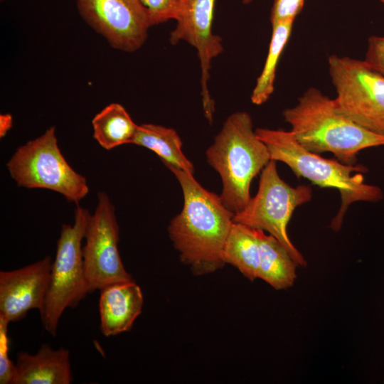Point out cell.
Masks as SVG:
<instances>
[{
	"label": "cell",
	"mask_w": 384,
	"mask_h": 384,
	"mask_svg": "<svg viewBox=\"0 0 384 384\" xmlns=\"http://www.w3.org/2000/svg\"><path fill=\"white\" fill-rule=\"evenodd\" d=\"M166 167L177 178L183 196L181 213L168 226L169 238L181 260L194 274L212 273L225 265L223 253L234 213L192 174L174 166Z\"/></svg>",
	"instance_id": "6da1fadb"
},
{
	"label": "cell",
	"mask_w": 384,
	"mask_h": 384,
	"mask_svg": "<svg viewBox=\"0 0 384 384\" xmlns=\"http://www.w3.org/2000/svg\"><path fill=\"white\" fill-rule=\"evenodd\" d=\"M282 114L306 149L318 154L330 152L346 164H356L363 149L384 146V135L368 131L340 113L334 99L316 87L307 89Z\"/></svg>",
	"instance_id": "7a4b0ae2"
},
{
	"label": "cell",
	"mask_w": 384,
	"mask_h": 384,
	"mask_svg": "<svg viewBox=\"0 0 384 384\" xmlns=\"http://www.w3.org/2000/svg\"><path fill=\"white\" fill-rule=\"evenodd\" d=\"M257 137L267 146L271 159L287 164L297 177L309 179L321 188L338 191L341 206L330 227L340 230L349 206L355 202H378L383 198L381 188L364 181L367 169L361 164H346L336 159H326L302 146L291 131L257 128Z\"/></svg>",
	"instance_id": "3957f363"
},
{
	"label": "cell",
	"mask_w": 384,
	"mask_h": 384,
	"mask_svg": "<svg viewBox=\"0 0 384 384\" xmlns=\"http://www.w3.org/2000/svg\"><path fill=\"white\" fill-rule=\"evenodd\" d=\"M206 154L220 176L223 203L233 213L240 212L251 198L252 180L271 160L267 146L253 129L250 114L238 111L228 117Z\"/></svg>",
	"instance_id": "277c9868"
},
{
	"label": "cell",
	"mask_w": 384,
	"mask_h": 384,
	"mask_svg": "<svg viewBox=\"0 0 384 384\" xmlns=\"http://www.w3.org/2000/svg\"><path fill=\"white\" fill-rule=\"evenodd\" d=\"M90 215L78 205L74 223L61 227L46 299L39 311L43 328L53 336L64 311L76 307L88 294L82 242Z\"/></svg>",
	"instance_id": "5b68a950"
},
{
	"label": "cell",
	"mask_w": 384,
	"mask_h": 384,
	"mask_svg": "<svg viewBox=\"0 0 384 384\" xmlns=\"http://www.w3.org/2000/svg\"><path fill=\"white\" fill-rule=\"evenodd\" d=\"M6 166L18 186L50 190L78 205L90 191L86 178L63 155L55 127L19 146Z\"/></svg>",
	"instance_id": "8992f818"
},
{
	"label": "cell",
	"mask_w": 384,
	"mask_h": 384,
	"mask_svg": "<svg viewBox=\"0 0 384 384\" xmlns=\"http://www.w3.org/2000/svg\"><path fill=\"white\" fill-rule=\"evenodd\" d=\"M311 198L309 186H289L279 176L276 161L271 159L261 171L256 195L242 210L234 213L233 222L268 232L299 266L304 267L307 262L290 240L287 227L295 209Z\"/></svg>",
	"instance_id": "52a82bcc"
},
{
	"label": "cell",
	"mask_w": 384,
	"mask_h": 384,
	"mask_svg": "<svg viewBox=\"0 0 384 384\" xmlns=\"http://www.w3.org/2000/svg\"><path fill=\"white\" fill-rule=\"evenodd\" d=\"M329 73L337 110L361 127L384 135V75L365 60L333 54Z\"/></svg>",
	"instance_id": "ba28073f"
},
{
	"label": "cell",
	"mask_w": 384,
	"mask_h": 384,
	"mask_svg": "<svg viewBox=\"0 0 384 384\" xmlns=\"http://www.w3.org/2000/svg\"><path fill=\"white\" fill-rule=\"evenodd\" d=\"M84 239L82 257L88 293L134 280L120 257L115 208L105 192L97 194V204L90 216Z\"/></svg>",
	"instance_id": "9c48e42d"
},
{
	"label": "cell",
	"mask_w": 384,
	"mask_h": 384,
	"mask_svg": "<svg viewBox=\"0 0 384 384\" xmlns=\"http://www.w3.org/2000/svg\"><path fill=\"white\" fill-rule=\"evenodd\" d=\"M77 7L84 21L121 51L141 48L151 27L140 0H77Z\"/></svg>",
	"instance_id": "30bf717a"
},
{
	"label": "cell",
	"mask_w": 384,
	"mask_h": 384,
	"mask_svg": "<svg viewBox=\"0 0 384 384\" xmlns=\"http://www.w3.org/2000/svg\"><path fill=\"white\" fill-rule=\"evenodd\" d=\"M215 0H183L169 41H186L197 51L201 67V95L206 118L211 122L215 103L208 88L212 60L224 50L220 36L212 30Z\"/></svg>",
	"instance_id": "8fae6325"
},
{
	"label": "cell",
	"mask_w": 384,
	"mask_h": 384,
	"mask_svg": "<svg viewBox=\"0 0 384 384\" xmlns=\"http://www.w3.org/2000/svg\"><path fill=\"white\" fill-rule=\"evenodd\" d=\"M50 256L11 271L0 272V318L9 323L24 318L44 304L52 267Z\"/></svg>",
	"instance_id": "7c38bea8"
},
{
	"label": "cell",
	"mask_w": 384,
	"mask_h": 384,
	"mask_svg": "<svg viewBox=\"0 0 384 384\" xmlns=\"http://www.w3.org/2000/svg\"><path fill=\"white\" fill-rule=\"evenodd\" d=\"M100 330L107 337L129 331L140 315L144 298L134 280L108 285L100 291Z\"/></svg>",
	"instance_id": "4fadbf2b"
},
{
	"label": "cell",
	"mask_w": 384,
	"mask_h": 384,
	"mask_svg": "<svg viewBox=\"0 0 384 384\" xmlns=\"http://www.w3.org/2000/svg\"><path fill=\"white\" fill-rule=\"evenodd\" d=\"M73 380L66 348L43 344L35 354L18 353L12 384H70Z\"/></svg>",
	"instance_id": "5bb4252c"
},
{
	"label": "cell",
	"mask_w": 384,
	"mask_h": 384,
	"mask_svg": "<svg viewBox=\"0 0 384 384\" xmlns=\"http://www.w3.org/2000/svg\"><path fill=\"white\" fill-rule=\"evenodd\" d=\"M260 259L257 279L277 290L292 287L299 266L286 248L272 235L258 230Z\"/></svg>",
	"instance_id": "9a60e30c"
},
{
	"label": "cell",
	"mask_w": 384,
	"mask_h": 384,
	"mask_svg": "<svg viewBox=\"0 0 384 384\" xmlns=\"http://www.w3.org/2000/svg\"><path fill=\"white\" fill-rule=\"evenodd\" d=\"M132 144L152 151L166 166H174L193 174V165L183 154L181 139L172 128L154 124H140Z\"/></svg>",
	"instance_id": "2e32d148"
},
{
	"label": "cell",
	"mask_w": 384,
	"mask_h": 384,
	"mask_svg": "<svg viewBox=\"0 0 384 384\" xmlns=\"http://www.w3.org/2000/svg\"><path fill=\"white\" fill-rule=\"evenodd\" d=\"M223 259L225 264L234 266L249 280L257 279L260 259L257 229L233 222Z\"/></svg>",
	"instance_id": "e0dca14e"
},
{
	"label": "cell",
	"mask_w": 384,
	"mask_h": 384,
	"mask_svg": "<svg viewBox=\"0 0 384 384\" xmlns=\"http://www.w3.org/2000/svg\"><path fill=\"white\" fill-rule=\"evenodd\" d=\"M92 125L94 139L106 150L132 144L139 126L119 103L104 107L93 117Z\"/></svg>",
	"instance_id": "ac0fdd59"
},
{
	"label": "cell",
	"mask_w": 384,
	"mask_h": 384,
	"mask_svg": "<svg viewBox=\"0 0 384 384\" xmlns=\"http://www.w3.org/2000/svg\"><path fill=\"white\" fill-rule=\"evenodd\" d=\"M294 21L289 20L272 24V36L266 60L250 97L254 105L264 104L274 92L277 66L290 38Z\"/></svg>",
	"instance_id": "d6986e66"
},
{
	"label": "cell",
	"mask_w": 384,
	"mask_h": 384,
	"mask_svg": "<svg viewBox=\"0 0 384 384\" xmlns=\"http://www.w3.org/2000/svg\"><path fill=\"white\" fill-rule=\"evenodd\" d=\"M146 8L151 26L176 20L183 0H140Z\"/></svg>",
	"instance_id": "ffe728a7"
},
{
	"label": "cell",
	"mask_w": 384,
	"mask_h": 384,
	"mask_svg": "<svg viewBox=\"0 0 384 384\" xmlns=\"http://www.w3.org/2000/svg\"><path fill=\"white\" fill-rule=\"evenodd\" d=\"M9 322L0 318V384H12L15 364L9 357Z\"/></svg>",
	"instance_id": "44dd1931"
},
{
	"label": "cell",
	"mask_w": 384,
	"mask_h": 384,
	"mask_svg": "<svg viewBox=\"0 0 384 384\" xmlns=\"http://www.w3.org/2000/svg\"><path fill=\"white\" fill-rule=\"evenodd\" d=\"M304 0H274L270 13L271 24L292 20L302 11Z\"/></svg>",
	"instance_id": "7402d4cb"
},
{
	"label": "cell",
	"mask_w": 384,
	"mask_h": 384,
	"mask_svg": "<svg viewBox=\"0 0 384 384\" xmlns=\"http://www.w3.org/2000/svg\"><path fill=\"white\" fill-rule=\"evenodd\" d=\"M364 60L373 68L384 75V37L368 38Z\"/></svg>",
	"instance_id": "603a6c76"
},
{
	"label": "cell",
	"mask_w": 384,
	"mask_h": 384,
	"mask_svg": "<svg viewBox=\"0 0 384 384\" xmlns=\"http://www.w3.org/2000/svg\"><path fill=\"white\" fill-rule=\"evenodd\" d=\"M13 125V117L9 114H0V137H4Z\"/></svg>",
	"instance_id": "cb8c5ba5"
},
{
	"label": "cell",
	"mask_w": 384,
	"mask_h": 384,
	"mask_svg": "<svg viewBox=\"0 0 384 384\" xmlns=\"http://www.w3.org/2000/svg\"><path fill=\"white\" fill-rule=\"evenodd\" d=\"M254 0H242V3L244 4H249L252 3Z\"/></svg>",
	"instance_id": "d4e9b609"
},
{
	"label": "cell",
	"mask_w": 384,
	"mask_h": 384,
	"mask_svg": "<svg viewBox=\"0 0 384 384\" xmlns=\"http://www.w3.org/2000/svg\"><path fill=\"white\" fill-rule=\"evenodd\" d=\"M379 1L384 4V0H379Z\"/></svg>",
	"instance_id": "484cf974"
}]
</instances>
